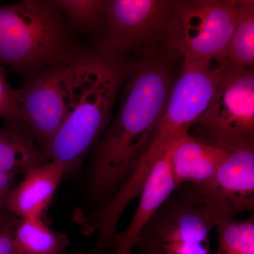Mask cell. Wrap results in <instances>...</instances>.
I'll use <instances>...</instances> for the list:
<instances>
[{
  "mask_svg": "<svg viewBox=\"0 0 254 254\" xmlns=\"http://www.w3.org/2000/svg\"><path fill=\"white\" fill-rule=\"evenodd\" d=\"M170 144V143H169ZM168 147L152 170L141 192V198L126 230L117 232L115 254H132L137 237L152 217L177 189L169 163Z\"/></svg>",
  "mask_w": 254,
  "mask_h": 254,
  "instance_id": "12",
  "label": "cell"
},
{
  "mask_svg": "<svg viewBox=\"0 0 254 254\" xmlns=\"http://www.w3.org/2000/svg\"><path fill=\"white\" fill-rule=\"evenodd\" d=\"M70 30L100 36L106 0H55Z\"/></svg>",
  "mask_w": 254,
  "mask_h": 254,
  "instance_id": "17",
  "label": "cell"
},
{
  "mask_svg": "<svg viewBox=\"0 0 254 254\" xmlns=\"http://www.w3.org/2000/svg\"><path fill=\"white\" fill-rule=\"evenodd\" d=\"M81 50L55 0H21L0 6V64L23 78L71 63Z\"/></svg>",
  "mask_w": 254,
  "mask_h": 254,
  "instance_id": "3",
  "label": "cell"
},
{
  "mask_svg": "<svg viewBox=\"0 0 254 254\" xmlns=\"http://www.w3.org/2000/svg\"><path fill=\"white\" fill-rule=\"evenodd\" d=\"M14 235L20 254H61L66 245L64 237L53 231L41 217L22 219Z\"/></svg>",
  "mask_w": 254,
  "mask_h": 254,
  "instance_id": "15",
  "label": "cell"
},
{
  "mask_svg": "<svg viewBox=\"0 0 254 254\" xmlns=\"http://www.w3.org/2000/svg\"><path fill=\"white\" fill-rule=\"evenodd\" d=\"M48 158L22 123L0 127V172L26 174L48 163Z\"/></svg>",
  "mask_w": 254,
  "mask_h": 254,
  "instance_id": "14",
  "label": "cell"
},
{
  "mask_svg": "<svg viewBox=\"0 0 254 254\" xmlns=\"http://www.w3.org/2000/svg\"><path fill=\"white\" fill-rule=\"evenodd\" d=\"M71 62L28 76L15 89L21 123L45 153L67 113L73 88Z\"/></svg>",
  "mask_w": 254,
  "mask_h": 254,
  "instance_id": "8",
  "label": "cell"
},
{
  "mask_svg": "<svg viewBox=\"0 0 254 254\" xmlns=\"http://www.w3.org/2000/svg\"><path fill=\"white\" fill-rule=\"evenodd\" d=\"M168 151L177 188L184 185L200 186L207 183L227 155L221 147L192 136L188 128L177 132L170 142Z\"/></svg>",
  "mask_w": 254,
  "mask_h": 254,
  "instance_id": "11",
  "label": "cell"
},
{
  "mask_svg": "<svg viewBox=\"0 0 254 254\" xmlns=\"http://www.w3.org/2000/svg\"><path fill=\"white\" fill-rule=\"evenodd\" d=\"M0 254H20L14 232L11 231L9 227L0 231Z\"/></svg>",
  "mask_w": 254,
  "mask_h": 254,
  "instance_id": "21",
  "label": "cell"
},
{
  "mask_svg": "<svg viewBox=\"0 0 254 254\" xmlns=\"http://www.w3.org/2000/svg\"><path fill=\"white\" fill-rule=\"evenodd\" d=\"M226 151V157L211 180L195 186L222 218H234L254 209V142Z\"/></svg>",
  "mask_w": 254,
  "mask_h": 254,
  "instance_id": "10",
  "label": "cell"
},
{
  "mask_svg": "<svg viewBox=\"0 0 254 254\" xmlns=\"http://www.w3.org/2000/svg\"><path fill=\"white\" fill-rule=\"evenodd\" d=\"M73 88L66 118L46 150L69 168L83 158L108 126L114 104L131 66L82 50L71 62Z\"/></svg>",
  "mask_w": 254,
  "mask_h": 254,
  "instance_id": "2",
  "label": "cell"
},
{
  "mask_svg": "<svg viewBox=\"0 0 254 254\" xmlns=\"http://www.w3.org/2000/svg\"><path fill=\"white\" fill-rule=\"evenodd\" d=\"M170 60L131 66L123 103L93 162L90 186L98 198H111L151 143L174 85Z\"/></svg>",
  "mask_w": 254,
  "mask_h": 254,
  "instance_id": "1",
  "label": "cell"
},
{
  "mask_svg": "<svg viewBox=\"0 0 254 254\" xmlns=\"http://www.w3.org/2000/svg\"><path fill=\"white\" fill-rule=\"evenodd\" d=\"M184 61L181 76L173 85L168 105L156 131L174 136L190 129L208 109L221 77L222 67Z\"/></svg>",
  "mask_w": 254,
  "mask_h": 254,
  "instance_id": "9",
  "label": "cell"
},
{
  "mask_svg": "<svg viewBox=\"0 0 254 254\" xmlns=\"http://www.w3.org/2000/svg\"><path fill=\"white\" fill-rule=\"evenodd\" d=\"M66 170L63 164L54 160L30 170L10 192L6 210L23 219L41 217Z\"/></svg>",
  "mask_w": 254,
  "mask_h": 254,
  "instance_id": "13",
  "label": "cell"
},
{
  "mask_svg": "<svg viewBox=\"0 0 254 254\" xmlns=\"http://www.w3.org/2000/svg\"><path fill=\"white\" fill-rule=\"evenodd\" d=\"M221 66L213 99L195 124L202 139L226 150L254 142V72L230 64Z\"/></svg>",
  "mask_w": 254,
  "mask_h": 254,
  "instance_id": "7",
  "label": "cell"
},
{
  "mask_svg": "<svg viewBox=\"0 0 254 254\" xmlns=\"http://www.w3.org/2000/svg\"><path fill=\"white\" fill-rule=\"evenodd\" d=\"M239 0L174 1L164 54L173 60L224 64L238 17Z\"/></svg>",
  "mask_w": 254,
  "mask_h": 254,
  "instance_id": "5",
  "label": "cell"
},
{
  "mask_svg": "<svg viewBox=\"0 0 254 254\" xmlns=\"http://www.w3.org/2000/svg\"><path fill=\"white\" fill-rule=\"evenodd\" d=\"M222 216L193 185L177 187L137 237L132 254H210Z\"/></svg>",
  "mask_w": 254,
  "mask_h": 254,
  "instance_id": "4",
  "label": "cell"
},
{
  "mask_svg": "<svg viewBox=\"0 0 254 254\" xmlns=\"http://www.w3.org/2000/svg\"><path fill=\"white\" fill-rule=\"evenodd\" d=\"M218 249L215 254H254V218L237 220L222 218L217 222Z\"/></svg>",
  "mask_w": 254,
  "mask_h": 254,
  "instance_id": "18",
  "label": "cell"
},
{
  "mask_svg": "<svg viewBox=\"0 0 254 254\" xmlns=\"http://www.w3.org/2000/svg\"><path fill=\"white\" fill-rule=\"evenodd\" d=\"M5 215H0V231L9 227Z\"/></svg>",
  "mask_w": 254,
  "mask_h": 254,
  "instance_id": "22",
  "label": "cell"
},
{
  "mask_svg": "<svg viewBox=\"0 0 254 254\" xmlns=\"http://www.w3.org/2000/svg\"><path fill=\"white\" fill-rule=\"evenodd\" d=\"M0 118L3 119L6 123H9V122L21 123V110L15 95V89L10 86L1 68H0Z\"/></svg>",
  "mask_w": 254,
  "mask_h": 254,
  "instance_id": "19",
  "label": "cell"
},
{
  "mask_svg": "<svg viewBox=\"0 0 254 254\" xmlns=\"http://www.w3.org/2000/svg\"><path fill=\"white\" fill-rule=\"evenodd\" d=\"M225 64L253 69L254 65V1L239 0L238 17Z\"/></svg>",
  "mask_w": 254,
  "mask_h": 254,
  "instance_id": "16",
  "label": "cell"
},
{
  "mask_svg": "<svg viewBox=\"0 0 254 254\" xmlns=\"http://www.w3.org/2000/svg\"><path fill=\"white\" fill-rule=\"evenodd\" d=\"M174 0H106L95 51L130 66L136 55L141 60L158 58L157 48L162 44L164 50Z\"/></svg>",
  "mask_w": 254,
  "mask_h": 254,
  "instance_id": "6",
  "label": "cell"
},
{
  "mask_svg": "<svg viewBox=\"0 0 254 254\" xmlns=\"http://www.w3.org/2000/svg\"><path fill=\"white\" fill-rule=\"evenodd\" d=\"M14 175L0 172V215H4L6 202L11 191Z\"/></svg>",
  "mask_w": 254,
  "mask_h": 254,
  "instance_id": "20",
  "label": "cell"
}]
</instances>
